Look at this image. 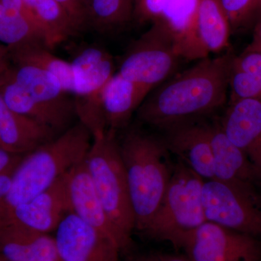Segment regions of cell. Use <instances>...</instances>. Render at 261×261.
<instances>
[{
	"label": "cell",
	"instance_id": "d6a6232c",
	"mask_svg": "<svg viewBox=\"0 0 261 261\" xmlns=\"http://www.w3.org/2000/svg\"><path fill=\"white\" fill-rule=\"evenodd\" d=\"M10 63L9 49L0 42V68H8Z\"/></svg>",
	"mask_w": 261,
	"mask_h": 261
},
{
	"label": "cell",
	"instance_id": "44dd1931",
	"mask_svg": "<svg viewBox=\"0 0 261 261\" xmlns=\"http://www.w3.org/2000/svg\"><path fill=\"white\" fill-rule=\"evenodd\" d=\"M0 94L10 109L53 128L57 133H63L72 126L71 120L37 102L27 91L10 78L6 70L0 75Z\"/></svg>",
	"mask_w": 261,
	"mask_h": 261
},
{
	"label": "cell",
	"instance_id": "e0dca14e",
	"mask_svg": "<svg viewBox=\"0 0 261 261\" xmlns=\"http://www.w3.org/2000/svg\"><path fill=\"white\" fill-rule=\"evenodd\" d=\"M197 8L198 0H170L155 19L171 33L182 58L188 61L209 56L197 32Z\"/></svg>",
	"mask_w": 261,
	"mask_h": 261
},
{
	"label": "cell",
	"instance_id": "30bf717a",
	"mask_svg": "<svg viewBox=\"0 0 261 261\" xmlns=\"http://www.w3.org/2000/svg\"><path fill=\"white\" fill-rule=\"evenodd\" d=\"M65 191L73 213L92 227L111 239L122 251H126L132 242L127 240L112 224L96 191L85 160L73 166L65 175Z\"/></svg>",
	"mask_w": 261,
	"mask_h": 261
},
{
	"label": "cell",
	"instance_id": "d4e9b609",
	"mask_svg": "<svg viewBox=\"0 0 261 261\" xmlns=\"http://www.w3.org/2000/svg\"><path fill=\"white\" fill-rule=\"evenodd\" d=\"M0 42L8 48L29 44H42L48 47L45 37L29 8L25 11H16L1 4Z\"/></svg>",
	"mask_w": 261,
	"mask_h": 261
},
{
	"label": "cell",
	"instance_id": "ac0fdd59",
	"mask_svg": "<svg viewBox=\"0 0 261 261\" xmlns=\"http://www.w3.org/2000/svg\"><path fill=\"white\" fill-rule=\"evenodd\" d=\"M75 93L80 100L101 105L100 94L115 74L113 58L98 47H87L77 53L71 63Z\"/></svg>",
	"mask_w": 261,
	"mask_h": 261
},
{
	"label": "cell",
	"instance_id": "d590c367",
	"mask_svg": "<svg viewBox=\"0 0 261 261\" xmlns=\"http://www.w3.org/2000/svg\"><path fill=\"white\" fill-rule=\"evenodd\" d=\"M126 261H156L155 257L147 255H134L127 258Z\"/></svg>",
	"mask_w": 261,
	"mask_h": 261
},
{
	"label": "cell",
	"instance_id": "4dcf8cb0",
	"mask_svg": "<svg viewBox=\"0 0 261 261\" xmlns=\"http://www.w3.org/2000/svg\"><path fill=\"white\" fill-rule=\"evenodd\" d=\"M22 159V155L11 153L0 147V175L13 173Z\"/></svg>",
	"mask_w": 261,
	"mask_h": 261
},
{
	"label": "cell",
	"instance_id": "f1b7e54d",
	"mask_svg": "<svg viewBox=\"0 0 261 261\" xmlns=\"http://www.w3.org/2000/svg\"><path fill=\"white\" fill-rule=\"evenodd\" d=\"M170 0H135L134 20L140 23H152L162 13Z\"/></svg>",
	"mask_w": 261,
	"mask_h": 261
},
{
	"label": "cell",
	"instance_id": "8d00e7d4",
	"mask_svg": "<svg viewBox=\"0 0 261 261\" xmlns=\"http://www.w3.org/2000/svg\"><path fill=\"white\" fill-rule=\"evenodd\" d=\"M257 3V20L261 17V0H256Z\"/></svg>",
	"mask_w": 261,
	"mask_h": 261
},
{
	"label": "cell",
	"instance_id": "603a6c76",
	"mask_svg": "<svg viewBox=\"0 0 261 261\" xmlns=\"http://www.w3.org/2000/svg\"><path fill=\"white\" fill-rule=\"evenodd\" d=\"M51 49L79 32L70 15L56 0H23Z\"/></svg>",
	"mask_w": 261,
	"mask_h": 261
},
{
	"label": "cell",
	"instance_id": "484cf974",
	"mask_svg": "<svg viewBox=\"0 0 261 261\" xmlns=\"http://www.w3.org/2000/svg\"><path fill=\"white\" fill-rule=\"evenodd\" d=\"M87 25L99 32L116 31L134 20L135 0H82Z\"/></svg>",
	"mask_w": 261,
	"mask_h": 261
},
{
	"label": "cell",
	"instance_id": "836d02e7",
	"mask_svg": "<svg viewBox=\"0 0 261 261\" xmlns=\"http://www.w3.org/2000/svg\"><path fill=\"white\" fill-rule=\"evenodd\" d=\"M12 174L13 173L0 175V198H2L9 190Z\"/></svg>",
	"mask_w": 261,
	"mask_h": 261
},
{
	"label": "cell",
	"instance_id": "6da1fadb",
	"mask_svg": "<svg viewBox=\"0 0 261 261\" xmlns=\"http://www.w3.org/2000/svg\"><path fill=\"white\" fill-rule=\"evenodd\" d=\"M230 51L201 59L154 89L137 110L140 123L163 130L190 120L203 118L227 102Z\"/></svg>",
	"mask_w": 261,
	"mask_h": 261
},
{
	"label": "cell",
	"instance_id": "7402d4cb",
	"mask_svg": "<svg viewBox=\"0 0 261 261\" xmlns=\"http://www.w3.org/2000/svg\"><path fill=\"white\" fill-rule=\"evenodd\" d=\"M197 24L200 42L209 55L227 49L231 29L220 0H198Z\"/></svg>",
	"mask_w": 261,
	"mask_h": 261
},
{
	"label": "cell",
	"instance_id": "ba28073f",
	"mask_svg": "<svg viewBox=\"0 0 261 261\" xmlns=\"http://www.w3.org/2000/svg\"><path fill=\"white\" fill-rule=\"evenodd\" d=\"M179 249L190 261H261L257 238L208 221L185 235Z\"/></svg>",
	"mask_w": 261,
	"mask_h": 261
},
{
	"label": "cell",
	"instance_id": "1f68e13d",
	"mask_svg": "<svg viewBox=\"0 0 261 261\" xmlns=\"http://www.w3.org/2000/svg\"><path fill=\"white\" fill-rule=\"evenodd\" d=\"M247 49L261 53V17L255 23L252 42Z\"/></svg>",
	"mask_w": 261,
	"mask_h": 261
},
{
	"label": "cell",
	"instance_id": "9a60e30c",
	"mask_svg": "<svg viewBox=\"0 0 261 261\" xmlns=\"http://www.w3.org/2000/svg\"><path fill=\"white\" fill-rule=\"evenodd\" d=\"M60 134L10 109L0 94V147L11 153L29 154Z\"/></svg>",
	"mask_w": 261,
	"mask_h": 261
},
{
	"label": "cell",
	"instance_id": "d6986e66",
	"mask_svg": "<svg viewBox=\"0 0 261 261\" xmlns=\"http://www.w3.org/2000/svg\"><path fill=\"white\" fill-rule=\"evenodd\" d=\"M149 93L145 87L126 80L118 72L115 73L100 94L108 129L116 132L126 126Z\"/></svg>",
	"mask_w": 261,
	"mask_h": 261
},
{
	"label": "cell",
	"instance_id": "2e32d148",
	"mask_svg": "<svg viewBox=\"0 0 261 261\" xmlns=\"http://www.w3.org/2000/svg\"><path fill=\"white\" fill-rule=\"evenodd\" d=\"M219 123L228 140L242 149L252 162L261 142V101H228Z\"/></svg>",
	"mask_w": 261,
	"mask_h": 261
},
{
	"label": "cell",
	"instance_id": "83f0119b",
	"mask_svg": "<svg viewBox=\"0 0 261 261\" xmlns=\"http://www.w3.org/2000/svg\"><path fill=\"white\" fill-rule=\"evenodd\" d=\"M231 68L240 70L261 85V53L245 49L239 56H233Z\"/></svg>",
	"mask_w": 261,
	"mask_h": 261
},
{
	"label": "cell",
	"instance_id": "9c48e42d",
	"mask_svg": "<svg viewBox=\"0 0 261 261\" xmlns=\"http://www.w3.org/2000/svg\"><path fill=\"white\" fill-rule=\"evenodd\" d=\"M55 240L61 261H119V247L73 213L61 220Z\"/></svg>",
	"mask_w": 261,
	"mask_h": 261
},
{
	"label": "cell",
	"instance_id": "5b68a950",
	"mask_svg": "<svg viewBox=\"0 0 261 261\" xmlns=\"http://www.w3.org/2000/svg\"><path fill=\"white\" fill-rule=\"evenodd\" d=\"M204 179L179 161L153 219L143 232L178 250L182 239L206 222L202 202Z\"/></svg>",
	"mask_w": 261,
	"mask_h": 261
},
{
	"label": "cell",
	"instance_id": "52a82bcc",
	"mask_svg": "<svg viewBox=\"0 0 261 261\" xmlns=\"http://www.w3.org/2000/svg\"><path fill=\"white\" fill-rule=\"evenodd\" d=\"M202 202L206 221L261 237V207L255 190L214 178L204 180Z\"/></svg>",
	"mask_w": 261,
	"mask_h": 261
},
{
	"label": "cell",
	"instance_id": "8fae6325",
	"mask_svg": "<svg viewBox=\"0 0 261 261\" xmlns=\"http://www.w3.org/2000/svg\"><path fill=\"white\" fill-rule=\"evenodd\" d=\"M65 175L35 198L0 215V231L8 228L45 233L56 231L63 216L70 212Z\"/></svg>",
	"mask_w": 261,
	"mask_h": 261
},
{
	"label": "cell",
	"instance_id": "4316f807",
	"mask_svg": "<svg viewBox=\"0 0 261 261\" xmlns=\"http://www.w3.org/2000/svg\"><path fill=\"white\" fill-rule=\"evenodd\" d=\"M227 15L231 32L257 21L256 0H220Z\"/></svg>",
	"mask_w": 261,
	"mask_h": 261
},
{
	"label": "cell",
	"instance_id": "3957f363",
	"mask_svg": "<svg viewBox=\"0 0 261 261\" xmlns=\"http://www.w3.org/2000/svg\"><path fill=\"white\" fill-rule=\"evenodd\" d=\"M126 173L136 228H147L157 212L173 170L163 138L130 128L118 142Z\"/></svg>",
	"mask_w": 261,
	"mask_h": 261
},
{
	"label": "cell",
	"instance_id": "277c9868",
	"mask_svg": "<svg viewBox=\"0 0 261 261\" xmlns=\"http://www.w3.org/2000/svg\"><path fill=\"white\" fill-rule=\"evenodd\" d=\"M116 134L107 129L92 136L85 163L108 217L122 235L132 242L135 214Z\"/></svg>",
	"mask_w": 261,
	"mask_h": 261
},
{
	"label": "cell",
	"instance_id": "8992f818",
	"mask_svg": "<svg viewBox=\"0 0 261 261\" xmlns=\"http://www.w3.org/2000/svg\"><path fill=\"white\" fill-rule=\"evenodd\" d=\"M182 60L173 36L155 20L130 44L118 73L151 92L176 73Z\"/></svg>",
	"mask_w": 261,
	"mask_h": 261
},
{
	"label": "cell",
	"instance_id": "f35d334b",
	"mask_svg": "<svg viewBox=\"0 0 261 261\" xmlns=\"http://www.w3.org/2000/svg\"><path fill=\"white\" fill-rule=\"evenodd\" d=\"M2 257H3V256H2ZM0 261H10V260H7L6 258H5L4 257H3V260H0Z\"/></svg>",
	"mask_w": 261,
	"mask_h": 261
},
{
	"label": "cell",
	"instance_id": "74e56055",
	"mask_svg": "<svg viewBox=\"0 0 261 261\" xmlns=\"http://www.w3.org/2000/svg\"><path fill=\"white\" fill-rule=\"evenodd\" d=\"M7 68H0V75H1V74H3V73H4V72L5 71V70H6Z\"/></svg>",
	"mask_w": 261,
	"mask_h": 261
},
{
	"label": "cell",
	"instance_id": "7a4b0ae2",
	"mask_svg": "<svg viewBox=\"0 0 261 261\" xmlns=\"http://www.w3.org/2000/svg\"><path fill=\"white\" fill-rule=\"evenodd\" d=\"M92 142L90 130L80 121L27 154L12 174L9 190L0 198V215L50 188L73 166L85 160Z\"/></svg>",
	"mask_w": 261,
	"mask_h": 261
},
{
	"label": "cell",
	"instance_id": "7c38bea8",
	"mask_svg": "<svg viewBox=\"0 0 261 261\" xmlns=\"http://www.w3.org/2000/svg\"><path fill=\"white\" fill-rule=\"evenodd\" d=\"M163 140L171 151L202 179L214 178V156L209 138L208 122L190 120L162 130Z\"/></svg>",
	"mask_w": 261,
	"mask_h": 261
},
{
	"label": "cell",
	"instance_id": "5bb4252c",
	"mask_svg": "<svg viewBox=\"0 0 261 261\" xmlns=\"http://www.w3.org/2000/svg\"><path fill=\"white\" fill-rule=\"evenodd\" d=\"M214 179L254 190L253 184L261 179V171L242 149L228 140L219 121L208 123Z\"/></svg>",
	"mask_w": 261,
	"mask_h": 261
},
{
	"label": "cell",
	"instance_id": "e575fe53",
	"mask_svg": "<svg viewBox=\"0 0 261 261\" xmlns=\"http://www.w3.org/2000/svg\"><path fill=\"white\" fill-rule=\"evenodd\" d=\"M156 261H190L187 256L182 255H168V254H161L156 255Z\"/></svg>",
	"mask_w": 261,
	"mask_h": 261
},
{
	"label": "cell",
	"instance_id": "4fadbf2b",
	"mask_svg": "<svg viewBox=\"0 0 261 261\" xmlns=\"http://www.w3.org/2000/svg\"><path fill=\"white\" fill-rule=\"evenodd\" d=\"M6 73L39 104L71 121L77 116L75 100L49 72L27 63H10Z\"/></svg>",
	"mask_w": 261,
	"mask_h": 261
},
{
	"label": "cell",
	"instance_id": "cb8c5ba5",
	"mask_svg": "<svg viewBox=\"0 0 261 261\" xmlns=\"http://www.w3.org/2000/svg\"><path fill=\"white\" fill-rule=\"evenodd\" d=\"M8 49L10 63H27L47 70L59 80L65 91L75 95V79L71 63L58 58L42 44H25Z\"/></svg>",
	"mask_w": 261,
	"mask_h": 261
},
{
	"label": "cell",
	"instance_id": "f546056e",
	"mask_svg": "<svg viewBox=\"0 0 261 261\" xmlns=\"http://www.w3.org/2000/svg\"><path fill=\"white\" fill-rule=\"evenodd\" d=\"M70 15L75 27L80 32L87 25V16L82 0H56Z\"/></svg>",
	"mask_w": 261,
	"mask_h": 261
},
{
	"label": "cell",
	"instance_id": "ffe728a7",
	"mask_svg": "<svg viewBox=\"0 0 261 261\" xmlns=\"http://www.w3.org/2000/svg\"><path fill=\"white\" fill-rule=\"evenodd\" d=\"M0 252L10 261H61L55 238L25 228L0 231Z\"/></svg>",
	"mask_w": 261,
	"mask_h": 261
}]
</instances>
